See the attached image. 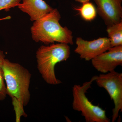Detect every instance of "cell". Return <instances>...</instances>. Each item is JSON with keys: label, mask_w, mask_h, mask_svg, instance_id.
<instances>
[{"label": "cell", "mask_w": 122, "mask_h": 122, "mask_svg": "<svg viewBox=\"0 0 122 122\" xmlns=\"http://www.w3.org/2000/svg\"><path fill=\"white\" fill-rule=\"evenodd\" d=\"M4 76L7 95L11 97L16 114V121L21 116L26 117L24 107L30 99L29 86L31 74L27 69L18 63L5 59L3 64Z\"/></svg>", "instance_id": "1"}, {"label": "cell", "mask_w": 122, "mask_h": 122, "mask_svg": "<svg viewBox=\"0 0 122 122\" xmlns=\"http://www.w3.org/2000/svg\"><path fill=\"white\" fill-rule=\"evenodd\" d=\"M76 44L74 52L79 55L81 59L87 61H91L111 47L109 38L107 37L87 41L78 37L76 38Z\"/></svg>", "instance_id": "6"}, {"label": "cell", "mask_w": 122, "mask_h": 122, "mask_svg": "<svg viewBox=\"0 0 122 122\" xmlns=\"http://www.w3.org/2000/svg\"><path fill=\"white\" fill-rule=\"evenodd\" d=\"M90 0H75L77 2H80L81 3H85V2H89Z\"/></svg>", "instance_id": "15"}, {"label": "cell", "mask_w": 122, "mask_h": 122, "mask_svg": "<svg viewBox=\"0 0 122 122\" xmlns=\"http://www.w3.org/2000/svg\"><path fill=\"white\" fill-rule=\"evenodd\" d=\"M70 56L69 45L63 43L42 46L36 52L38 70L46 82L56 85L61 83L57 78L55 68L58 63L66 61Z\"/></svg>", "instance_id": "3"}, {"label": "cell", "mask_w": 122, "mask_h": 122, "mask_svg": "<svg viewBox=\"0 0 122 122\" xmlns=\"http://www.w3.org/2000/svg\"><path fill=\"white\" fill-rule=\"evenodd\" d=\"M61 16L57 9L33 21L30 28L33 40L48 45L57 42L73 45V33L66 26L59 23Z\"/></svg>", "instance_id": "2"}, {"label": "cell", "mask_w": 122, "mask_h": 122, "mask_svg": "<svg viewBox=\"0 0 122 122\" xmlns=\"http://www.w3.org/2000/svg\"><path fill=\"white\" fill-rule=\"evenodd\" d=\"M5 59L4 53L0 50V102L4 100L7 95L3 69V64Z\"/></svg>", "instance_id": "12"}, {"label": "cell", "mask_w": 122, "mask_h": 122, "mask_svg": "<svg viewBox=\"0 0 122 122\" xmlns=\"http://www.w3.org/2000/svg\"><path fill=\"white\" fill-rule=\"evenodd\" d=\"M107 31L111 47L122 46V21L107 25Z\"/></svg>", "instance_id": "10"}, {"label": "cell", "mask_w": 122, "mask_h": 122, "mask_svg": "<svg viewBox=\"0 0 122 122\" xmlns=\"http://www.w3.org/2000/svg\"><path fill=\"white\" fill-rule=\"evenodd\" d=\"M11 18V17L10 16H7L5 17L0 18V21L3 20H10Z\"/></svg>", "instance_id": "14"}, {"label": "cell", "mask_w": 122, "mask_h": 122, "mask_svg": "<svg viewBox=\"0 0 122 122\" xmlns=\"http://www.w3.org/2000/svg\"><path fill=\"white\" fill-rule=\"evenodd\" d=\"M97 13L107 25L122 21V0H94Z\"/></svg>", "instance_id": "8"}, {"label": "cell", "mask_w": 122, "mask_h": 122, "mask_svg": "<svg viewBox=\"0 0 122 122\" xmlns=\"http://www.w3.org/2000/svg\"><path fill=\"white\" fill-rule=\"evenodd\" d=\"M91 61L94 68L99 72L105 74L114 71L122 66V46L111 47Z\"/></svg>", "instance_id": "7"}, {"label": "cell", "mask_w": 122, "mask_h": 122, "mask_svg": "<svg viewBox=\"0 0 122 122\" xmlns=\"http://www.w3.org/2000/svg\"><path fill=\"white\" fill-rule=\"evenodd\" d=\"M21 0H0V11H8L10 9L17 7Z\"/></svg>", "instance_id": "13"}, {"label": "cell", "mask_w": 122, "mask_h": 122, "mask_svg": "<svg viewBox=\"0 0 122 122\" xmlns=\"http://www.w3.org/2000/svg\"><path fill=\"white\" fill-rule=\"evenodd\" d=\"M96 76L92 77L89 81L82 86L75 85L72 88L73 102L72 107L75 111L81 112L86 122H110L106 111L98 106L92 104L86 96L87 90L91 87L92 82Z\"/></svg>", "instance_id": "4"}, {"label": "cell", "mask_w": 122, "mask_h": 122, "mask_svg": "<svg viewBox=\"0 0 122 122\" xmlns=\"http://www.w3.org/2000/svg\"><path fill=\"white\" fill-rule=\"evenodd\" d=\"M74 8L78 11L81 17L86 21H91L94 20L97 13L96 7L89 1L82 3L81 7Z\"/></svg>", "instance_id": "11"}, {"label": "cell", "mask_w": 122, "mask_h": 122, "mask_svg": "<svg viewBox=\"0 0 122 122\" xmlns=\"http://www.w3.org/2000/svg\"><path fill=\"white\" fill-rule=\"evenodd\" d=\"M17 7L20 10L27 14L31 21L38 20L50 12L53 9L44 0H21Z\"/></svg>", "instance_id": "9"}, {"label": "cell", "mask_w": 122, "mask_h": 122, "mask_svg": "<svg viewBox=\"0 0 122 122\" xmlns=\"http://www.w3.org/2000/svg\"><path fill=\"white\" fill-rule=\"evenodd\" d=\"M99 87L104 88L113 101L112 120L116 121L122 111V74L115 71L96 76L95 81Z\"/></svg>", "instance_id": "5"}]
</instances>
